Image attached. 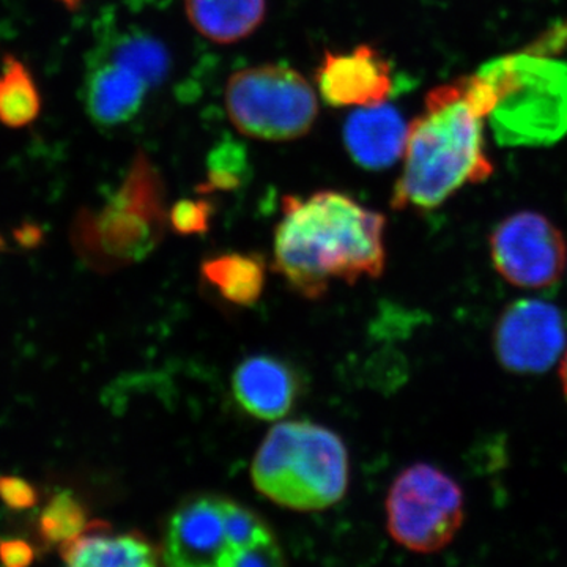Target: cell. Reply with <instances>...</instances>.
I'll return each mask as SVG.
<instances>
[{
	"label": "cell",
	"mask_w": 567,
	"mask_h": 567,
	"mask_svg": "<svg viewBox=\"0 0 567 567\" xmlns=\"http://www.w3.org/2000/svg\"><path fill=\"white\" fill-rule=\"evenodd\" d=\"M386 218L344 193L282 199L275 230L274 268L298 293L319 300L333 281L353 286L386 267Z\"/></svg>",
	"instance_id": "6da1fadb"
},
{
	"label": "cell",
	"mask_w": 567,
	"mask_h": 567,
	"mask_svg": "<svg viewBox=\"0 0 567 567\" xmlns=\"http://www.w3.org/2000/svg\"><path fill=\"white\" fill-rule=\"evenodd\" d=\"M484 118L468 78L432 89L423 112L409 125L404 169L391 207L435 210L465 185L486 182L494 166L484 145Z\"/></svg>",
	"instance_id": "7a4b0ae2"
},
{
	"label": "cell",
	"mask_w": 567,
	"mask_h": 567,
	"mask_svg": "<svg viewBox=\"0 0 567 567\" xmlns=\"http://www.w3.org/2000/svg\"><path fill=\"white\" fill-rule=\"evenodd\" d=\"M349 451L341 436L309 421L275 425L254 456V487L276 505L322 511L344 498Z\"/></svg>",
	"instance_id": "3957f363"
},
{
	"label": "cell",
	"mask_w": 567,
	"mask_h": 567,
	"mask_svg": "<svg viewBox=\"0 0 567 567\" xmlns=\"http://www.w3.org/2000/svg\"><path fill=\"white\" fill-rule=\"evenodd\" d=\"M494 96L496 140L505 145H546L567 133V63L527 51L477 71Z\"/></svg>",
	"instance_id": "277c9868"
},
{
	"label": "cell",
	"mask_w": 567,
	"mask_h": 567,
	"mask_svg": "<svg viewBox=\"0 0 567 567\" xmlns=\"http://www.w3.org/2000/svg\"><path fill=\"white\" fill-rule=\"evenodd\" d=\"M224 104L238 133L267 142L300 140L319 115L311 82L290 66L270 63L235 71Z\"/></svg>",
	"instance_id": "5b68a950"
},
{
	"label": "cell",
	"mask_w": 567,
	"mask_h": 567,
	"mask_svg": "<svg viewBox=\"0 0 567 567\" xmlns=\"http://www.w3.org/2000/svg\"><path fill=\"white\" fill-rule=\"evenodd\" d=\"M464 518L461 486L434 465L409 466L388 494V532L399 546L416 554H434L450 546Z\"/></svg>",
	"instance_id": "8992f818"
},
{
	"label": "cell",
	"mask_w": 567,
	"mask_h": 567,
	"mask_svg": "<svg viewBox=\"0 0 567 567\" xmlns=\"http://www.w3.org/2000/svg\"><path fill=\"white\" fill-rule=\"evenodd\" d=\"M495 270L522 289H547L565 274V235L547 216L518 212L507 216L488 238Z\"/></svg>",
	"instance_id": "52a82bcc"
},
{
	"label": "cell",
	"mask_w": 567,
	"mask_h": 567,
	"mask_svg": "<svg viewBox=\"0 0 567 567\" xmlns=\"http://www.w3.org/2000/svg\"><path fill=\"white\" fill-rule=\"evenodd\" d=\"M567 324L561 309L543 300L514 301L499 316L494 349L499 363L516 374L546 372L566 347Z\"/></svg>",
	"instance_id": "ba28073f"
},
{
	"label": "cell",
	"mask_w": 567,
	"mask_h": 567,
	"mask_svg": "<svg viewBox=\"0 0 567 567\" xmlns=\"http://www.w3.org/2000/svg\"><path fill=\"white\" fill-rule=\"evenodd\" d=\"M224 502L218 495L186 499L167 520L162 561L175 567L223 566L229 555Z\"/></svg>",
	"instance_id": "9c48e42d"
},
{
	"label": "cell",
	"mask_w": 567,
	"mask_h": 567,
	"mask_svg": "<svg viewBox=\"0 0 567 567\" xmlns=\"http://www.w3.org/2000/svg\"><path fill=\"white\" fill-rule=\"evenodd\" d=\"M316 82L323 102L333 107L385 103L394 87L390 62L371 44L341 54L324 52Z\"/></svg>",
	"instance_id": "30bf717a"
},
{
	"label": "cell",
	"mask_w": 567,
	"mask_h": 567,
	"mask_svg": "<svg viewBox=\"0 0 567 567\" xmlns=\"http://www.w3.org/2000/svg\"><path fill=\"white\" fill-rule=\"evenodd\" d=\"M233 391L249 415L264 421L281 420L293 409L300 379L286 361L271 354H254L235 369Z\"/></svg>",
	"instance_id": "8fae6325"
},
{
	"label": "cell",
	"mask_w": 567,
	"mask_h": 567,
	"mask_svg": "<svg viewBox=\"0 0 567 567\" xmlns=\"http://www.w3.org/2000/svg\"><path fill=\"white\" fill-rule=\"evenodd\" d=\"M409 125L390 104L354 107L344 123V145L350 158L369 171L393 166L404 156Z\"/></svg>",
	"instance_id": "7c38bea8"
},
{
	"label": "cell",
	"mask_w": 567,
	"mask_h": 567,
	"mask_svg": "<svg viewBox=\"0 0 567 567\" xmlns=\"http://www.w3.org/2000/svg\"><path fill=\"white\" fill-rule=\"evenodd\" d=\"M148 85L134 71L102 59L92 63L85 81V107L100 126H118L140 114Z\"/></svg>",
	"instance_id": "4fadbf2b"
},
{
	"label": "cell",
	"mask_w": 567,
	"mask_h": 567,
	"mask_svg": "<svg viewBox=\"0 0 567 567\" xmlns=\"http://www.w3.org/2000/svg\"><path fill=\"white\" fill-rule=\"evenodd\" d=\"M61 558L80 567H151L162 563V548L137 529L112 535L106 525L96 522L84 535L62 544Z\"/></svg>",
	"instance_id": "5bb4252c"
},
{
	"label": "cell",
	"mask_w": 567,
	"mask_h": 567,
	"mask_svg": "<svg viewBox=\"0 0 567 567\" xmlns=\"http://www.w3.org/2000/svg\"><path fill=\"white\" fill-rule=\"evenodd\" d=\"M183 3L193 28L219 44L248 39L267 14V0H183Z\"/></svg>",
	"instance_id": "9a60e30c"
},
{
	"label": "cell",
	"mask_w": 567,
	"mask_h": 567,
	"mask_svg": "<svg viewBox=\"0 0 567 567\" xmlns=\"http://www.w3.org/2000/svg\"><path fill=\"white\" fill-rule=\"evenodd\" d=\"M203 276L224 300L252 306L262 297L265 260L257 254L227 252L204 260Z\"/></svg>",
	"instance_id": "2e32d148"
},
{
	"label": "cell",
	"mask_w": 567,
	"mask_h": 567,
	"mask_svg": "<svg viewBox=\"0 0 567 567\" xmlns=\"http://www.w3.org/2000/svg\"><path fill=\"white\" fill-rule=\"evenodd\" d=\"M41 107L43 100L31 69L7 52L0 70V123L10 130L25 128L40 117Z\"/></svg>",
	"instance_id": "e0dca14e"
},
{
	"label": "cell",
	"mask_w": 567,
	"mask_h": 567,
	"mask_svg": "<svg viewBox=\"0 0 567 567\" xmlns=\"http://www.w3.org/2000/svg\"><path fill=\"white\" fill-rule=\"evenodd\" d=\"M102 59L134 71L151 89L162 85L171 69L169 52L162 41L142 32L118 33L107 41Z\"/></svg>",
	"instance_id": "ac0fdd59"
},
{
	"label": "cell",
	"mask_w": 567,
	"mask_h": 567,
	"mask_svg": "<svg viewBox=\"0 0 567 567\" xmlns=\"http://www.w3.org/2000/svg\"><path fill=\"white\" fill-rule=\"evenodd\" d=\"M95 525V524H93ZM87 507L71 491H61L52 495L40 514L39 529L44 540L52 544H65L84 535L93 527Z\"/></svg>",
	"instance_id": "d6986e66"
},
{
	"label": "cell",
	"mask_w": 567,
	"mask_h": 567,
	"mask_svg": "<svg viewBox=\"0 0 567 567\" xmlns=\"http://www.w3.org/2000/svg\"><path fill=\"white\" fill-rule=\"evenodd\" d=\"M224 524H226L229 555H227L223 567H226L229 558L237 551L276 539L274 532L259 514L229 498L224 502Z\"/></svg>",
	"instance_id": "ffe728a7"
},
{
	"label": "cell",
	"mask_w": 567,
	"mask_h": 567,
	"mask_svg": "<svg viewBox=\"0 0 567 567\" xmlns=\"http://www.w3.org/2000/svg\"><path fill=\"white\" fill-rule=\"evenodd\" d=\"M248 175L245 148L237 142L226 141L208 158V192H230L240 188Z\"/></svg>",
	"instance_id": "44dd1931"
},
{
	"label": "cell",
	"mask_w": 567,
	"mask_h": 567,
	"mask_svg": "<svg viewBox=\"0 0 567 567\" xmlns=\"http://www.w3.org/2000/svg\"><path fill=\"white\" fill-rule=\"evenodd\" d=\"M213 207L205 200H181L171 210V224L182 235L205 234L210 227Z\"/></svg>",
	"instance_id": "7402d4cb"
},
{
	"label": "cell",
	"mask_w": 567,
	"mask_h": 567,
	"mask_svg": "<svg viewBox=\"0 0 567 567\" xmlns=\"http://www.w3.org/2000/svg\"><path fill=\"white\" fill-rule=\"evenodd\" d=\"M0 502L11 511H28L35 507L39 494L24 477L0 475Z\"/></svg>",
	"instance_id": "603a6c76"
},
{
	"label": "cell",
	"mask_w": 567,
	"mask_h": 567,
	"mask_svg": "<svg viewBox=\"0 0 567 567\" xmlns=\"http://www.w3.org/2000/svg\"><path fill=\"white\" fill-rule=\"evenodd\" d=\"M286 565L281 547L278 540H267V543L257 544V546L245 548V550L237 551L227 561L226 566L229 567H244V566H282Z\"/></svg>",
	"instance_id": "cb8c5ba5"
},
{
	"label": "cell",
	"mask_w": 567,
	"mask_h": 567,
	"mask_svg": "<svg viewBox=\"0 0 567 567\" xmlns=\"http://www.w3.org/2000/svg\"><path fill=\"white\" fill-rule=\"evenodd\" d=\"M35 559L31 544L17 537H0V563L9 567L29 566Z\"/></svg>",
	"instance_id": "d4e9b609"
},
{
	"label": "cell",
	"mask_w": 567,
	"mask_h": 567,
	"mask_svg": "<svg viewBox=\"0 0 567 567\" xmlns=\"http://www.w3.org/2000/svg\"><path fill=\"white\" fill-rule=\"evenodd\" d=\"M567 44V25H557V28L550 29L543 37L537 40L528 51L536 52V54L548 55L550 52L561 50Z\"/></svg>",
	"instance_id": "484cf974"
},
{
	"label": "cell",
	"mask_w": 567,
	"mask_h": 567,
	"mask_svg": "<svg viewBox=\"0 0 567 567\" xmlns=\"http://www.w3.org/2000/svg\"><path fill=\"white\" fill-rule=\"evenodd\" d=\"M559 377H561L563 391H565L567 399V350L561 361V368H559Z\"/></svg>",
	"instance_id": "4316f807"
},
{
	"label": "cell",
	"mask_w": 567,
	"mask_h": 567,
	"mask_svg": "<svg viewBox=\"0 0 567 567\" xmlns=\"http://www.w3.org/2000/svg\"><path fill=\"white\" fill-rule=\"evenodd\" d=\"M59 2L62 3V7H65L66 10L73 13V11L81 9L82 2H84V0H59Z\"/></svg>",
	"instance_id": "83f0119b"
}]
</instances>
